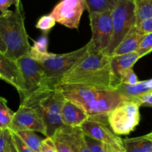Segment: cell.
<instances>
[{"label": "cell", "mask_w": 152, "mask_h": 152, "mask_svg": "<svg viewBox=\"0 0 152 152\" xmlns=\"http://www.w3.org/2000/svg\"><path fill=\"white\" fill-rule=\"evenodd\" d=\"M120 83L111 70V57L88 50L84 57L62 76L58 84L117 90Z\"/></svg>", "instance_id": "6da1fadb"}, {"label": "cell", "mask_w": 152, "mask_h": 152, "mask_svg": "<svg viewBox=\"0 0 152 152\" xmlns=\"http://www.w3.org/2000/svg\"><path fill=\"white\" fill-rule=\"evenodd\" d=\"M65 98L78 105L89 116H108L126 97L117 90L98 89L71 84H56Z\"/></svg>", "instance_id": "7a4b0ae2"}, {"label": "cell", "mask_w": 152, "mask_h": 152, "mask_svg": "<svg viewBox=\"0 0 152 152\" xmlns=\"http://www.w3.org/2000/svg\"><path fill=\"white\" fill-rule=\"evenodd\" d=\"M21 104L34 109L44 122L47 137H52L64 125L61 117L65 101L62 90L56 85L44 86L29 93L20 95Z\"/></svg>", "instance_id": "3957f363"}, {"label": "cell", "mask_w": 152, "mask_h": 152, "mask_svg": "<svg viewBox=\"0 0 152 152\" xmlns=\"http://www.w3.org/2000/svg\"><path fill=\"white\" fill-rule=\"evenodd\" d=\"M14 10L0 14V35L5 43L7 58L16 61L29 54L31 46L25 27V16L22 4L19 1Z\"/></svg>", "instance_id": "277c9868"}, {"label": "cell", "mask_w": 152, "mask_h": 152, "mask_svg": "<svg viewBox=\"0 0 152 152\" xmlns=\"http://www.w3.org/2000/svg\"><path fill=\"white\" fill-rule=\"evenodd\" d=\"M88 51V45L68 53L56 55L50 52L42 54L31 47L30 55L42 66L45 75V86H53L58 84L62 76L68 72Z\"/></svg>", "instance_id": "5b68a950"}, {"label": "cell", "mask_w": 152, "mask_h": 152, "mask_svg": "<svg viewBox=\"0 0 152 152\" xmlns=\"http://www.w3.org/2000/svg\"><path fill=\"white\" fill-rule=\"evenodd\" d=\"M113 34L105 55L111 57L114 50L129 31L136 25L134 0H117L111 11Z\"/></svg>", "instance_id": "8992f818"}, {"label": "cell", "mask_w": 152, "mask_h": 152, "mask_svg": "<svg viewBox=\"0 0 152 152\" xmlns=\"http://www.w3.org/2000/svg\"><path fill=\"white\" fill-rule=\"evenodd\" d=\"M140 105L130 98L120 103L108 114V122L111 131L117 136L128 135L134 131L140 121Z\"/></svg>", "instance_id": "52a82bcc"}, {"label": "cell", "mask_w": 152, "mask_h": 152, "mask_svg": "<svg viewBox=\"0 0 152 152\" xmlns=\"http://www.w3.org/2000/svg\"><path fill=\"white\" fill-rule=\"evenodd\" d=\"M112 10L89 13L92 36L87 43L88 50L90 52H102L105 54L113 34Z\"/></svg>", "instance_id": "ba28073f"}, {"label": "cell", "mask_w": 152, "mask_h": 152, "mask_svg": "<svg viewBox=\"0 0 152 152\" xmlns=\"http://www.w3.org/2000/svg\"><path fill=\"white\" fill-rule=\"evenodd\" d=\"M85 0H62L50 15L56 22L69 28H78L83 12L87 10Z\"/></svg>", "instance_id": "9c48e42d"}, {"label": "cell", "mask_w": 152, "mask_h": 152, "mask_svg": "<svg viewBox=\"0 0 152 152\" xmlns=\"http://www.w3.org/2000/svg\"><path fill=\"white\" fill-rule=\"evenodd\" d=\"M79 128L85 135L109 145L123 146V139L110 128L108 116H89Z\"/></svg>", "instance_id": "30bf717a"}, {"label": "cell", "mask_w": 152, "mask_h": 152, "mask_svg": "<svg viewBox=\"0 0 152 152\" xmlns=\"http://www.w3.org/2000/svg\"><path fill=\"white\" fill-rule=\"evenodd\" d=\"M25 82V92L19 95L29 93L45 86V75L42 66L29 54L16 60Z\"/></svg>", "instance_id": "8fae6325"}, {"label": "cell", "mask_w": 152, "mask_h": 152, "mask_svg": "<svg viewBox=\"0 0 152 152\" xmlns=\"http://www.w3.org/2000/svg\"><path fill=\"white\" fill-rule=\"evenodd\" d=\"M10 131L15 133L22 131H34L47 137L46 127L38 113L31 107L20 104L12 119Z\"/></svg>", "instance_id": "7c38bea8"}, {"label": "cell", "mask_w": 152, "mask_h": 152, "mask_svg": "<svg viewBox=\"0 0 152 152\" xmlns=\"http://www.w3.org/2000/svg\"><path fill=\"white\" fill-rule=\"evenodd\" d=\"M0 79L12 85L19 95L25 92V82L16 61L7 58L0 52Z\"/></svg>", "instance_id": "4fadbf2b"}, {"label": "cell", "mask_w": 152, "mask_h": 152, "mask_svg": "<svg viewBox=\"0 0 152 152\" xmlns=\"http://www.w3.org/2000/svg\"><path fill=\"white\" fill-rule=\"evenodd\" d=\"M61 117L64 125L80 127L81 124L88 119L89 116L78 105L69 100L65 99L62 106Z\"/></svg>", "instance_id": "5bb4252c"}, {"label": "cell", "mask_w": 152, "mask_h": 152, "mask_svg": "<svg viewBox=\"0 0 152 152\" xmlns=\"http://www.w3.org/2000/svg\"><path fill=\"white\" fill-rule=\"evenodd\" d=\"M56 132L63 137L76 152H91L85 141L84 134L79 127L63 125L58 128Z\"/></svg>", "instance_id": "9a60e30c"}, {"label": "cell", "mask_w": 152, "mask_h": 152, "mask_svg": "<svg viewBox=\"0 0 152 152\" xmlns=\"http://www.w3.org/2000/svg\"><path fill=\"white\" fill-rule=\"evenodd\" d=\"M136 52L125 55L111 57V67L116 78L121 83V79L125 74L133 69L134 65L140 59Z\"/></svg>", "instance_id": "2e32d148"}, {"label": "cell", "mask_w": 152, "mask_h": 152, "mask_svg": "<svg viewBox=\"0 0 152 152\" xmlns=\"http://www.w3.org/2000/svg\"><path fill=\"white\" fill-rule=\"evenodd\" d=\"M145 35V34L135 25L114 50L112 56L135 52Z\"/></svg>", "instance_id": "e0dca14e"}, {"label": "cell", "mask_w": 152, "mask_h": 152, "mask_svg": "<svg viewBox=\"0 0 152 152\" xmlns=\"http://www.w3.org/2000/svg\"><path fill=\"white\" fill-rule=\"evenodd\" d=\"M117 91L126 98H132L152 93V79L139 81L134 85L121 83L117 87Z\"/></svg>", "instance_id": "ac0fdd59"}, {"label": "cell", "mask_w": 152, "mask_h": 152, "mask_svg": "<svg viewBox=\"0 0 152 152\" xmlns=\"http://www.w3.org/2000/svg\"><path fill=\"white\" fill-rule=\"evenodd\" d=\"M125 152H152V141L146 136L123 139Z\"/></svg>", "instance_id": "d6986e66"}, {"label": "cell", "mask_w": 152, "mask_h": 152, "mask_svg": "<svg viewBox=\"0 0 152 152\" xmlns=\"http://www.w3.org/2000/svg\"><path fill=\"white\" fill-rule=\"evenodd\" d=\"M136 25L152 17V0H134Z\"/></svg>", "instance_id": "ffe728a7"}, {"label": "cell", "mask_w": 152, "mask_h": 152, "mask_svg": "<svg viewBox=\"0 0 152 152\" xmlns=\"http://www.w3.org/2000/svg\"><path fill=\"white\" fill-rule=\"evenodd\" d=\"M14 113L7 106V100L0 96V128L2 131L10 129Z\"/></svg>", "instance_id": "44dd1931"}, {"label": "cell", "mask_w": 152, "mask_h": 152, "mask_svg": "<svg viewBox=\"0 0 152 152\" xmlns=\"http://www.w3.org/2000/svg\"><path fill=\"white\" fill-rule=\"evenodd\" d=\"M87 4V10L92 12H103L112 10L114 8L117 0H85Z\"/></svg>", "instance_id": "7402d4cb"}, {"label": "cell", "mask_w": 152, "mask_h": 152, "mask_svg": "<svg viewBox=\"0 0 152 152\" xmlns=\"http://www.w3.org/2000/svg\"><path fill=\"white\" fill-rule=\"evenodd\" d=\"M16 134L34 152H39L40 146L43 139L36 134L35 131H19Z\"/></svg>", "instance_id": "603a6c76"}, {"label": "cell", "mask_w": 152, "mask_h": 152, "mask_svg": "<svg viewBox=\"0 0 152 152\" xmlns=\"http://www.w3.org/2000/svg\"><path fill=\"white\" fill-rule=\"evenodd\" d=\"M85 141L91 152H109L108 144L94 139L84 134Z\"/></svg>", "instance_id": "cb8c5ba5"}, {"label": "cell", "mask_w": 152, "mask_h": 152, "mask_svg": "<svg viewBox=\"0 0 152 152\" xmlns=\"http://www.w3.org/2000/svg\"><path fill=\"white\" fill-rule=\"evenodd\" d=\"M56 20L50 14L42 16L37 22L36 27L42 31L45 34H48L56 24Z\"/></svg>", "instance_id": "d4e9b609"}, {"label": "cell", "mask_w": 152, "mask_h": 152, "mask_svg": "<svg viewBox=\"0 0 152 152\" xmlns=\"http://www.w3.org/2000/svg\"><path fill=\"white\" fill-rule=\"evenodd\" d=\"M51 137L56 145L57 152H76L72 146L57 132H55Z\"/></svg>", "instance_id": "484cf974"}, {"label": "cell", "mask_w": 152, "mask_h": 152, "mask_svg": "<svg viewBox=\"0 0 152 152\" xmlns=\"http://www.w3.org/2000/svg\"><path fill=\"white\" fill-rule=\"evenodd\" d=\"M152 51V32L145 34L136 52L140 58L145 56Z\"/></svg>", "instance_id": "4316f807"}, {"label": "cell", "mask_w": 152, "mask_h": 152, "mask_svg": "<svg viewBox=\"0 0 152 152\" xmlns=\"http://www.w3.org/2000/svg\"><path fill=\"white\" fill-rule=\"evenodd\" d=\"M13 143L18 152H34L16 133L10 131Z\"/></svg>", "instance_id": "83f0119b"}, {"label": "cell", "mask_w": 152, "mask_h": 152, "mask_svg": "<svg viewBox=\"0 0 152 152\" xmlns=\"http://www.w3.org/2000/svg\"><path fill=\"white\" fill-rule=\"evenodd\" d=\"M39 152H57L56 145L51 137H47L42 140Z\"/></svg>", "instance_id": "f1b7e54d"}, {"label": "cell", "mask_w": 152, "mask_h": 152, "mask_svg": "<svg viewBox=\"0 0 152 152\" xmlns=\"http://www.w3.org/2000/svg\"><path fill=\"white\" fill-rule=\"evenodd\" d=\"M48 37H42L37 41H34V45H33V46H31V48L37 51V52L45 54L48 52Z\"/></svg>", "instance_id": "f546056e"}, {"label": "cell", "mask_w": 152, "mask_h": 152, "mask_svg": "<svg viewBox=\"0 0 152 152\" xmlns=\"http://www.w3.org/2000/svg\"><path fill=\"white\" fill-rule=\"evenodd\" d=\"M138 82H139V80H138L137 75L134 72L133 69L128 71L121 79V83H125V84L134 85L137 84Z\"/></svg>", "instance_id": "4dcf8cb0"}, {"label": "cell", "mask_w": 152, "mask_h": 152, "mask_svg": "<svg viewBox=\"0 0 152 152\" xmlns=\"http://www.w3.org/2000/svg\"><path fill=\"white\" fill-rule=\"evenodd\" d=\"M128 98L134 100L136 102H137L140 106H145V107H152V93L145 94V95Z\"/></svg>", "instance_id": "1f68e13d"}, {"label": "cell", "mask_w": 152, "mask_h": 152, "mask_svg": "<svg viewBox=\"0 0 152 152\" xmlns=\"http://www.w3.org/2000/svg\"><path fill=\"white\" fill-rule=\"evenodd\" d=\"M10 137V129L4 130L0 135V152H5L7 142Z\"/></svg>", "instance_id": "d6a6232c"}, {"label": "cell", "mask_w": 152, "mask_h": 152, "mask_svg": "<svg viewBox=\"0 0 152 152\" xmlns=\"http://www.w3.org/2000/svg\"><path fill=\"white\" fill-rule=\"evenodd\" d=\"M20 0H0V12L1 14H6L10 10H8L9 7L12 4L16 5Z\"/></svg>", "instance_id": "836d02e7"}, {"label": "cell", "mask_w": 152, "mask_h": 152, "mask_svg": "<svg viewBox=\"0 0 152 152\" xmlns=\"http://www.w3.org/2000/svg\"><path fill=\"white\" fill-rule=\"evenodd\" d=\"M142 33L145 34L152 32V17L141 22L140 25H136Z\"/></svg>", "instance_id": "e575fe53"}, {"label": "cell", "mask_w": 152, "mask_h": 152, "mask_svg": "<svg viewBox=\"0 0 152 152\" xmlns=\"http://www.w3.org/2000/svg\"><path fill=\"white\" fill-rule=\"evenodd\" d=\"M5 152H18L17 150H16V147H15V145H14L13 139H12L11 132H10V138H9L8 142H7Z\"/></svg>", "instance_id": "d590c367"}, {"label": "cell", "mask_w": 152, "mask_h": 152, "mask_svg": "<svg viewBox=\"0 0 152 152\" xmlns=\"http://www.w3.org/2000/svg\"><path fill=\"white\" fill-rule=\"evenodd\" d=\"M108 150L109 152H125L123 146L117 145L108 144Z\"/></svg>", "instance_id": "8d00e7d4"}, {"label": "cell", "mask_w": 152, "mask_h": 152, "mask_svg": "<svg viewBox=\"0 0 152 152\" xmlns=\"http://www.w3.org/2000/svg\"><path fill=\"white\" fill-rule=\"evenodd\" d=\"M6 51H7V47H6V45H5V43H4V41H3L1 35H0V52L4 54L6 52Z\"/></svg>", "instance_id": "74e56055"}, {"label": "cell", "mask_w": 152, "mask_h": 152, "mask_svg": "<svg viewBox=\"0 0 152 152\" xmlns=\"http://www.w3.org/2000/svg\"><path fill=\"white\" fill-rule=\"evenodd\" d=\"M146 136L147 137H148V139H150L152 141V132H151V133H149V134H146Z\"/></svg>", "instance_id": "f35d334b"}, {"label": "cell", "mask_w": 152, "mask_h": 152, "mask_svg": "<svg viewBox=\"0 0 152 152\" xmlns=\"http://www.w3.org/2000/svg\"><path fill=\"white\" fill-rule=\"evenodd\" d=\"M2 131H3L2 130H1V128H0V135H1V133H2Z\"/></svg>", "instance_id": "ab89813d"}]
</instances>
